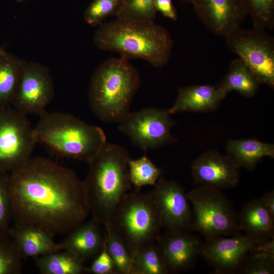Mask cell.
Returning a JSON list of instances; mask_svg holds the SVG:
<instances>
[{"label": "cell", "mask_w": 274, "mask_h": 274, "mask_svg": "<svg viewBox=\"0 0 274 274\" xmlns=\"http://www.w3.org/2000/svg\"><path fill=\"white\" fill-rule=\"evenodd\" d=\"M16 222L67 234L85 221L89 209L83 181L70 168L43 157L31 158L10 173Z\"/></svg>", "instance_id": "6da1fadb"}, {"label": "cell", "mask_w": 274, "mask_h": 274, "mask_svg": "<svg viewBox=\"0 0 274 274\" xmlns=\"http://www.w3.org/2000/svg\"><path fill=\"white\" fill-rule=\"evenodd\" d=\"M99 49L126 60L141 59L156 67L169 61L173 42L168 31L154 21L117 18L99 25L93 36Z\"/></svg>", "instance_id": "7a4b0ae2"}, {"label": "cell", "mask_w": 274, "mask_h": 274, "mask_svg": "<svg viewBox=\"0 0 274 274\" xmlns=\"http://www.w3.org/2000/svg\"><path fill=\"white\" fill-rule=\"evenodd\" d=\"M124 147L106 143L88 164L83 184L92 218L104 226L110 223L118 205L131 188Z\"/></svg>", "instance_id": "3957f363"}, {"label": "cell", "mask_w": 274, "mask_h": 274, "mask_svg": "<svg viewBox=\"0 0 274 274\" xmlns=\"http://www.w3.org/2000/svg\"><path fill=\"white\" fill-rule=\"evenodd\" d=\"M141 83L138 70L128 60L110 58L92 74L88 102L102 122L120 123L131 112L130 106Z\"/></svg>", "instance_id": "277c9868"}, {"label": "cell", "mask_w": 274, "mask_h": 274, "mask_svg": "<svg viewBox=\"0 0 274 274\" xmlns=\"http://www.w3.org/2000/svg\"><path fill=\"white\" fill-rule=\"evenodd\" d=\"M33 128L35 139L57 154L89 163L107 143L101 128L61 112L45 111Z\"/></svg>", "instance_id": "5b68a950"}, {"label": "cell", "mask_w": 274, "mask_h": 274, "mask_svg": "<svg viewBox=\"0 0 274 274\" xmlns=\"http://www.w3.org/2000/svg\"><path fill=\"white\" fill-rule=\"evenodd\" d=\"M108 224L124 241L132 257L141 247L155 242L162 228L151 192L142 193L136 188L123 197Z\"/></svg>", "instance_id": "8992f818"}, {"label": "cell", "mask_w": 274, "mask_h": 274, "mask_svg": "<svg viewBox=\"0 0 274 274\" xmlns=\"http://www.w3.org/2000/svg\"><path fill=\"white\" fill-rule=\"evenodd\" d=\"M186 195L192 211V230L206 239L241 232L238 214L221 189L199 186Z\"/></svg>", "instance_id": "52a82bcc"}, {"label": "cell", "mask_w": 274, "mask_h": 274, "mask_svg": "<svg viewBox=\"0 0 274 274\" xmlns=\"http://www.w3.org/2000/svg\"><path fill=\"white\" fill-rule=\"evenodd\" d=\"M230 50L250 68L260 84L274 86V39L265 29L239 26L225 38Z\"/></svg>", "instance_id": "ba28073f"}, {"label": "cell", "mask_w": 274, "mask_h": 274, "mask_svg": "<svg viewBox=\"0 0 274 274\" xmlns=\"http://www.w3.org/2000/svg\"><path fill=\"white\" fill-rule=\"evenodd\" d=\"M36 144L26 115L14 108L0 109V171L11 173L21 166Z\"/></svg>", "instance_id": "9c48e42d"}, {"label": "cell", "mask_w": 274, "mask_h": 274, "mask_svg": "<svg viewBox=\"0 0 274 274\" xmlns=\"http://www.w3.org/2000/svg\"><path fill=\"white\" fill-rule=\"evenodd\" d=\"M171 115L168 109L144 108L130 112L118 129L140 148L155 149L177 141L170 133L175 124Z\"/></svg>", "instance_id": "30bf717a"}, {"label": "cell", "mask_w": 274, "mask_h": 274, "mask_svg": "<svg viewBox=\"0 0 274 274\" xmlns=\"http://www.w3.org/2000/svg\"><path fill=\"white\" fill-rule=\"evenodd\" d=\"M54 94V82L49 70L40 63L26 62L11 104L24 115L40 116L46 111Z\"/></svg>", "instance_id": "8fae6325"}, {"label": "cell", "mask_w": 274, "mask_h": 274, "mask_svg": "<svg viewBox=\"0 0 274 274\" xmlns=\"http://www.w3.org/2000/svg\"><path fill=\"white\" fill-rule=\"evenodd\" d=\"M266 239L241 232L207 239L202 244L200 256L216 273H238L249 252Z\"/></svg>", "instance_id": "7c38bea8"}, {"label": "cell", "mask_w": 274, "mask_h": 274, "mask_svg": "<svg viewBox=\"0 0 274 274\" xmlns=\"http://www.w3.org/2000/svg\"><path fill=\"white\" fill-rule=\"evenodd\" d=\"M151 193L158 208L162 228L167 232H190L192 211L186 193L175 180L161 174Z\"/></svg>", "instance_id": "4fadbf2b"}, {"label": "cell", "mask_w": 274, "mask_h": 274, "mask_svg": "<svg viewBox=\"0 0 274 274\" xmlns=\"http://www.w3.org/2000/svg\"><path fill=\"white\" fill-rule=\"evenodd\" d=\"M194 184L219 189L236 186L239 180V167L227 155L208 150L195 159L191 165Z\"/></svg>", "instance_id": "5bb4252c"}, {"label": "cell", "mask_w": 274, "mask_h": 274, "mask_svg": "<svg viewBox=\"0 0 274 274\" xmlns=\"http://www.w3.org/2000/svg\"><path fill=\"white\" fill-rule=\"evenodd\" d=\"M198 17L215 35L225 38L247 14L241 0H190Z\"/></svg>", "instance_id": "9a60e30c"}, {"label": "cell", "mask_w": 274, "mask_h": 274, "mask_svg": "<svg viewBox=\"0 0 274 274\" xmlns=\"http://www.w3.org/2000/svg\"><path fill=\"white\" fill-rule=\"evenodd\" d=\"M169 273L190 269L200 256L202 243L190 232H166L156 241Z\"/></svg>", "instance_id": "2e32d148"}, {"label": "cell", "mask_w": 274, "mask_h": 274, "mask_svg": "<svg viewBox=\"0 0 274 274\" xmlns=\"http://www.w3.org/2000/svg\"><path fill=\"white\" fill-rule=\"evenodd\" d=\"M54 236L39 226L17 222L11 227L9 232V237L23 260L62 250L61 244L55 243Z\"/></svg>", "instance_id": "e0dca14e"}, {"label": "cell", "mask_w": 274, "mask_h": 274, "mask_svg": "<svg viewBox=\"0 0 274 274\" xmlns=\"http://www.w3.org/2000/svg\"><path fill=\"white\" fill-rule=\"evenodd\" d=\"M101 226L93 218L84 221L66 234L60 243L63 250L73 254L83 263L92 260L104 246L105 231Z\"/></svg>", "instance_id": "ac0fdd59"}, {"label": "cell", "mask_w": 274, "mask_h": 274, "mask_svg": "<svg viewBox=\"0 0 274 274\" xmlns=\"http://www.w3.org/2000/svg\"><path fill=\"white\" fill-rule=\"evenodd\" d=\"M227 94L217 85H192L178 89L176 100L168 109L171 114L182 112L215 110Z\"/></svg>", "instance_id": "d6986e66"}, {"label": "cell", "mask_w": 274, "mask_h": 274, "mask_svg": "<svg viewBox=\"0 0 274 274\" xmlns=\"http://www.w3.org/2000/svg\"><path fill=\"white\" fill-rule=\"evenodd\" d=\"M240 230L246 234L262 238H274V218L259 199H253L244 204L238 214Z\"/></svg>", "instance_id": "ffe728a7"}, {"label": "cell", "mask_w": 274, "mask_h": 274, "mask_svg": "<svg viewBox=\"0 0 274 274\" xmlns=\"http://www.w3.org/2000/svg\"><path fill=\"white\" fill-rule=\"evenodd\" d=\"M225 149L226 155L238 167L251 171L263 157H274V145L255 138L229 140Z\"/></svg>", "instance_id": "44dd1931"}, {"label": "cell", "mask_w": 274, "mask_h": 274, "mask_svg": "<svg viewBox=\"0 0 274 274\" xmlns=\"http://www.w3.org/2000/svg\"><path fill=\"white\" fill-rule=\"evenodd\" d=\"M26 62L7 52L0 55V109L11 103Z\"/></svg>", "instance_id": "7402d4cb"}, {"label": "cell", "mask_w": 274, "mask_h": 274, "mask_svg": "<svg viewBox=\"0 0 274 274\" xmlns=\"http://www.w3.org/2000/svg\"><path fill=\"white\" fill-rule=\"evenodd\" d=\"M260 84L248 66L238 58L231 62L227 73L217 86L227 94L235 91L244 97H252Z\"/></svg>", "instance_id": "603a6c76"}, {"label": "cell", "mask_w": 274, "mask_h": 274, "mask_svg": "<svg viewBox=\"0 0 274 274\" xmlns=\"http://www.w3.org/2000/svg\"><path fill=\"white\" fill-rule=\"evenodd\" d=\"M42 274H82L87 267L70 252L62 250L34 258Z\"/></svg>", "instance_id": "cb8c5ba5"}, {"label": "cell", "mask_w": 274, "mask_h": 274, "mask_svg": "<svg viewBox=\"0 0 274 274\" xmlns=\"http://www.w3.org/2000/svg\"><path fill=\"white\" fill-rule=\"evenodd\" d=\"M161 253L156 242L139 249L132 257L130 274H167Z\"/></svg>", "instance_id": "d4e9b609"}, {"label": "cell", "mask_w": 274, "mask_h": 274, "mask_svg": "<svg viewBox=\"0 0 274 274\" xmlns=\"http://www.w3.org/2000/svg\"><path fill=\"white\" fill-rule=\"evenodd\" d=\"M103 227L106 248L114 261L117 273L130 274L132 257L126 244L110 225Z\"/></svg>", "instance_id": "484cf974"}, {"label": "cell", "mask_w": 274, "mask_h": 274, "mask_svg": "<svg viewBox=\"0 0 274 274\" xmlns=\"http://www.w3.org/2000/svg\"><path fill=\"white\" fill-rule=\"evenodd\" d=\"M128 167L131 183L138 189L146 185L155 186L162 174L161 169L146 155L137 159H130Z\"/></svg>", "instance_id": "4316f807"}, {"label": "cell", "mask_w": 274, "mask_h": 274, "mask_svg": "<svg viewBox=\"0 0 274 274\" xmlns=\"http://www.w3.org/2000/svg\"><path fill=\"white\" fill-rule=\"evenodd\" d=\"M253 26L273 29L274 27V0H241Z\"/></svg>", "instance_id": "83f0119b"}, {"label": "cell", "mask_w": 274, "mask_h": 274, "mask_svg": "<svg viewBox=\"0 0 274 274\" xmlns=\"http://www.w3.org/2000/svg\"><path fill=\"white\" fill-rule=\"evenodd\" d=\"M123 0H93L84 14L85 22L90 26L102 24L108 17L117 15Z\"/></svg>", "instance_id": "f1b7e54d"}, {"label": "cell", "mask_w": 274, "mask_h": 274, "mask_svg": "<svg viewBox=\"0 0 274 274\" xmlns=\"http://www.w3.org/2000/svg\"><path fill=\"white\" fill-rule=\"evenodd\" d=\"M157 11L154 0H123L117 18L154 21Z\"/></svg>", "instance_id": "f546056e"}, {"label": "cell", "mask_w": 274, "mask_h": 274, "mask_svg": "<svg viewBox=\"0 0 274 274\" xmlns=\"http://www.w3.org/2000/svg\"><path fill=\"white\" fill-rule=\"evenodd\" d=\"M10 173L0 171V236L9 237L13 218L10 192Z\"/></svg>", "instance_id": "4dcf8cb0"}, {"label": "cell", "mask_w": 274, "mask_h": 274, "mask_svg": "<svg viewBox=\"0 0 274 274\" xmlns=\"http://www.w3.org/2000/svg\"><path fill=\"white\" fill-rule=\"evenodd\" d=\"M23 258L9 237L0 236V274L21 272Z\"/></svg>", "instance_id": "1f68e13d"}, {"label": "cell", "mask_w": 274, "mask_h": 274, "mask_svg": "<svg viewBox=\"0 0 274 274\" xmlns=\"http://www.w3.org/2000/svg\"><path fill=\"white\" fill-rule=\"evenodd\" d=\"M259 245L249 252L238 273L272 274L274 273V257L269 255L259 249Z\"/></svg>", "instance_id": "d6a6232c"}, {"label": "cell", "mask_w": 274, "mask_h": 274, "mask_svg": "<svg viewBox=\"0 0 274 274\" xmlns=\"http://www.w3.org/2000/svg\"><path fill=\"white\" fill-rule=\"evenodd\" d=\"M87 273L93 274L117 273L115 264L108 253L105 244L100 253L92 259L89 267H87Z\"/></svg>", "instance_id": "836d02e7"}, {"label": "cell", "mask_w": 274, "mask_h": 274, "mask_svg": "<svg viewBox=\"0 0 274 274\" xmlns=\"http://www.w3.org/2000/svg\"><path fill=\"white\" fill-rule=\"evenodd\" d=\"M154 5L156 11L165 17L173 21L177 20V11L172 0H154Z\"/></svg>", "instance_id": "e575fe53"}, {"label": "cell", "mask_w": 274, "mask_h": 274, "mask_svg": "<svg viewBox=\"0 0 274 274\" xmlns=\"http://www.w3.org/2000/svg\"><path fill=\"white\" fill-rule=\"evenodd\" d=\"M260 201L267 209L271 216L274 218V191L271 190L264 193Z\"/></svg>", "instance_id": "d590c367"}, {"label": "cell", "mask_w": 274, "mask_h": 274, "mask_svg": "<svg viewBox=\"0 0 274 274\" xmlns=\"http://www.w3.org/2000/svg\"><path fill=\"white\" fill-rule=\"evenodd\" d=\"M6 51L4 50V49L3 48H0V55L3 54L5 53Z\"/></svg>", "instance_id": "8d00e7d4"}, {"label": "cell", "mask_w": 274, "mask_h": 274, "mask_svg": "<svg viewBox=\"0 0 274 274\" xmlns=\"http://www.w3.org/2000/svg\"><path fill=\"white\" fill-rule=\"evenodd\" d=\"M14 1H16L17 2H22V1H25V0H14Z\"/></svg>", "instance_id": "74e56055"}, {"label": "cell", "mask_w": 274, "mask_h": 274, "mask_svg": "<svg viewBox=\"0 0 274 274\" xmlns=\"http://www.w3.org/2000/svg\"><path fill=\"white\" fill-rule=\"evenodd\" d=\"M187 2H190V0H186Z\"/></svg>", "instance_id": "f35d334b"}]
</instances>
